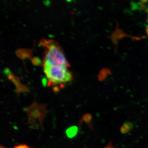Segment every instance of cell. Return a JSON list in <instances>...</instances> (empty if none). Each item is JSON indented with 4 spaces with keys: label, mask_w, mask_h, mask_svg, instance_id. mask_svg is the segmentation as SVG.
Instances as JSON below:
<instances>
[{
    "label": "cell",
    "mask_w": 148,
    "mask_h": 148,
    "mask_svg": "<svg viewBox=\"0 0 148 148\" xmlns=\"http://www.w3.org/2000/svg\"><path fill=\"white\" fill-rule=\"evenodd\" d=\"M31 60H32V62L33 64L35 65H39L41 64V60L38 57L33 58V59H32Z\"/></svg>",
    "instance_id": "cell-7"
},
{
    "label": "cell",
    "mask_w": 148,
    "mask_h": 148,
    "mask_svg": "<svg viewBox=\"0 0 148 148\" xmlns=\"http://www.w3.org/2000/svg\"><path fill=\"white\" fill-rule=\"evenodd\" d=\"M110 38L112 40V42L114 44L116 47V49L117 46V42L119 40L121 39H122L125 37H129V38H132L133 40H139L140 39H143V38H145V37H138V36H132L130 35H128L127 34L124 32L119 27V25L116 24V29L112 33V34L110 36H109Z\"/></svg>",
    "instance_id": "cell-3"
},
{
    "label": "cell",
    "mask_w": 148,
    "mask_h": 148,
    "mask_svg": "<svg viewBox=\"0 0 148 148\" xmlns=\"http://www.w3.org/2000/svg\"><path fill=\"white\" fill-rule=\"evenodd\" d=\"M146 34H147V36H148V26H147L146 27Z\"/></svg>",
    "instance_id": "cell-10"
},
{
    "label": "cell",
    "mask_w": 148,
    "mask_h": 148,
    "mask_svg": "<svg viewBox=\"0 0 148 148\" xmlns=\"http://www.w3.org/2000/svg\"><path fill=\"white\" fill-rule=\"evenodd\" d=\"M147 22H148V19H147Z\"/></svg>",
    "instance_id": "cell-12"
},
{
    "label": "cell",
    "mask_w": 148,
    "mask_h": 148,
    "mask_svg": "<svg viewBox=\"0 0 148 148\" xmlns=\"http://www.w3.org/2000/svg\"><path fill=\"white\" fill-rule=\"evenodd\" d=\"M41 43L46 48L43 65L68 67L69 64L63 52L56 42L43 39Z\"/></svg>",
    "instance_id": "cell-1"
},
{
    "label": "cell",
    "mask_w": 148,
    "mask_h": 148,
    "mask_svg": "<svg viewBox=\"0 0 148 148\" xmlns=\"http://www.w3.org/2000/svg\"><path fill=\"white\" fill-rule=\"evenodd\" d=\"M43 67L49 84L68 82L72 79V74L67 70V67L48 65H43Z\"/></svg>",
    "instance_id": "cell-2"
},
{
    "label": "cell",
    "mask_w": 148,
    "mask_h": 148,
    "mask_svg": "<svg viewBox=\"0 0 148 148\" xmlns=\"http://www.w3.org/2000/svg\"><path fill=\"white\" fill-rule=\"evenodd\" d=\"M42 84L44 86H46L47 84H48V81L46 78H43L42 79Z\"/></svg>",
    "instance_id": "cell-8"
},
{
    "label": "cell",
    "mask_w": 148,
    "mask_h": 148,
    "mask_svg": "<svg viewBox=\"0 0 148 148\" xmlns=\"http://www.w3.org/2000/svg\"><path fill=\"white\" fill-rule=\"evenodd\" d=\"M31 51L28 49H20L16 51V54L20 58L24 59L25 58L30 57Z\"/></svg>",
    "instance_id": "cell-4"
},
{
    "label": "cell",
    "mask_w": 148,
    "mask_h": 148,
    "mask_svg": "<svg viewBox=\"0 0 148 148\" xmlns=\"http://www.w3.org/2000/svg\"><path fill=\"white\" fill-rule=\"evenodd\" d=\"M78 129L76 127H70L68 130H67L66 133H67L68 137L69 138H73L77 134Z\"/></svg>",
    "instance_id": "cell-6"
},
{
    "label": "cell",
    "mask_w": 148,
    "mask_h": 148,
    "mask_svg": "<svg viewBox=\"0 0 148 148\" xmlns=\"http://www.w3.org/2000/svg\"><path fill=\"white\" fill-rule=\"evenodd\" d=\"M111 71L109 69H102L98 74V79L100 81H103L108 75L111 74Z\"/></svg>",
    "instance_id": "cell-5"
},
{
    "label": "cell",
    "mask_w": 148,
    "mask_h": 148,
    "mask_svg": "<svg viewBox=\"0 0 148 148\" xmlns=\"http://www.w3.org/2000/svg\"><path fill=\"white\" fill-rule=\"evenodd\" d=\"M14 148H29V147L25 145H20L14 147Z\"/></svg>",
    "instance_id": "cell-9"
},
{
    "label": "cell",
    "mask_w": 148,
    "mask_h": 148,
    "mask_svg": "<svg viewBox=\"0 0 148 148\" xmlns=\"http://www.w3.org/2000/svg\"><path fill=\"white\" fill-rule=\"evenodd\" d=\"M1 148H5L4 147H3V146H1Z\"/></svg>",
    "instance_id": "cell-11"
}]
</instances>
